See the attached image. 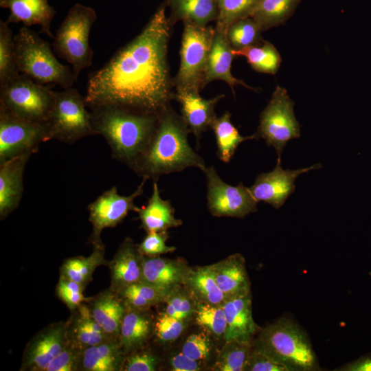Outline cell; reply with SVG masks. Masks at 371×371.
<instances>
[{
    "mask_svg": "<svg viewBox=\"0 0 371 371\" xmlns=\"http://www.w3.org/2000/svg\"><path fill=\"white\" fill-rule=\"evenodd\" d=\"M165 1L133 40L100 69L91 73L87 106L112 105L144 114L159 115L173 100L168 62L171 32Z\"/></svg>",
    "mask_w": 371,
    "mask_h": 371,
    "instance_id": "6da1fadb",
    "label": "cell"
},
{
    "mask_svg": "<svg viewBox=\"0 0 371 371\" xmlns=\"http://www.w3.org/2000/svg\"><path fill=\"white\" fill-rule=\"evenodd\" d=\"M189 128L181 115L168 105L158 115L152 138L132 169L142 178L157 181L162 175L206 166L203 158L190 146Z\"/></svg>",
    "mask_w": 371,
    "mask_h": 371,
    "instance_id": "7a4b0ae2",
    "label": "cell"
},
{
    "mask_svg": "<svg viewBox=\"0 0 371 371\" xmlns=\"http://www.w3.org/2000/svg\"><path fill=\"white\" fill-rule=\"evenodd\" d=\"M90 109L93 128L106 139L112 157L131 168L148 145L159 115L136 113L112 105Z\"/></svg>",
    "mask_w": 371,
    "mask_h": 371,
    "instance_id": "3957f363",
    "label": "cell"
},
{
    "mask_svg": "<svg viewBox=\"0 0 371 371\" xmlns=\"http://www.w3.org/2000/svg\"><path fill=\"white\" fill-rule=\"evenodd\" d=\"M252 346L284 366L289 371L320 370L307 333L291 318L282 317L260 329Z\"/></svg>",
    "mask_w": 371,
    "mask_h": 371,
    "instance_id": "277c9868",
    "label": "cell"
},
{
    "mask_svg": "<svg viewBox=\"0 0 371 371\" xmlns=\"http://www.w3.org/2000/svg\"><path fill=\"white\" fill-rule=\"evenodd\" d=\"M19 73L41 85L55 84L63 89L76 82L72 68L60 63L49 43L28 27H21L14 36Z\"/></svg>",
    "mask_w": 371,
    "mask_h": 371,
    "instance_id": "5b68a950",
    "label": "cell"
},
{
    "mask_svg": "<svg viewBox=\"0 0 371 371\" xmlns=\"http://www.w3.org/2000/svg\"><path fill=\"white\" fill-rule=\"evenodd\" d=\"M96 20L93 9L76 3L53 38L54 52L71 65L76 82L80 72L92 65L93 52L89 45V34Z\"/></svg>",
    "mask_w": 371,
    "mask_h": 371,
    "instance_id": "8992f818",
    "label": "cell"
},
{
    "mask_svg": "<svg viewBox=\"0 0 371 371\" xmlns=\"http://www.w3.org/2000/svg\"><path fill=\"white\" fill-rule=\"evenodd\" d=\"M85 97L74 87L54 91V103L47 124L48 141L56 139L71 144L90 135H97Z\"/></svg>",
    "mask_w": 371,
    "mask_h": 371,
    "instance_id": "52a82bcc",
    "label": "cell"
},
{
    "mask_svg": "<svg viewBox=\"0 0 371 371\" xmlns=\"http://www.w3.org/2000/svg\"><path fill=\"white\" fill-rule=\"evenodd\" d=\"M183 23L180 66L173 79V85L175 88L200 91L205 87V76L215 29L211 25L200 26L188 21Z\"/></svg>",
    "mask_w": 371,
    "mask_h": 371,
    "instance_id": "ba28073f",
    "label": "cell"
},
{
    "mask_svg": "<svg viewBox=\"0 0 371 371\" xmlns=\"http://www.w3.org/2000/svg\"><path fill=\"white\" fill-rule=\"evenodd\" d=\"M54 99L50 87L34 82L21 74L0 85V106L28 121L47 123Z\"/></svg>",
    "mask_w": 371,
    "mask_h": 371,
    "instance_id": "9c48e42d",
    "label": "cell"
},
{
    "mask_svg": "<svg viewBox=\"0 0 371 371\" xmlns=\"http://www.w3.org/2000/svg\"><path fill=\"white\" fill-rule=\"evenodd\" d=\"M293 105L286 90L277 86L260 113V123L254 134L256 139L262 138L269 146L274 148L278 161L287 142L300 136V126L295 118Z\"/></svg>",
    "mask_w": 371,
    "mask_h": 371,
    "instance_id": "30bf717a",
    "label": "cell"
},
{
    "mask_svg": "<svg viewBox=\"0 0 371 371\" xmlns=\"http://www.w3.org/2000/svg\"><path fill=\"white\" fill-rule=\"evenodd\" d=\"M48 141L47 123L20 118L0 106V164L25 153H36Z\"/></svg>",
    "mask_w": 371,
    "mask_h": 371,
    "instance_id": "8fae6325",
    "label": "cell"
},
{
    "mask_svg": "<svg viewBox=\"0 0 371 371\" xmlns=\"http://www.w3.org/2000/svg\"><path fill=\"white\" fill-rule=\"evenodd\" d=\"M207 182V205L214 216L244 218L257 211L258 202L249 188L242 183L236 186L223 181L213 166L202 170Z\"/></svg>",
    "mask_w": 371,
    "mask_h": 371,
    "instance_id": "7c38bea8",
    "label": "cell"
},
{
    "mask_svg": "<svg viewBox=\"0 0 371 371\" xmlns=\"http://www.w3.org/2000/svg\"><path fill=\"white\" fill-rule=\"evenodd\" d=\"M147 180V178H142L137 189L128 196L120 195L117 187L113 186L88 205L89 220L93 227L90 237L93 245L102 243L100 235L104 229L116 226L130 211L137 212L139 207L134 202L143 194L144 186Z\"/></svg>",
    "mask_w": 371,
    "mask_h": 371,
    "instance_id": "4fadbf2b",
    "label": "cell"
},
{
    "mask_svg": "<svg viewBox=\"0 0 371 371\" xmlns=\"http://www.w3.org/2000/svg\"><path fill=\"white\" fill-rule=\"evenodd\" d=\"M321 167L320 164H315L297 170H284L278 161L272 171L258 175L249 188L258 203L263 201L278 209L295 190V181L299 175Z\"/></svg>",
    "mask_w": 371,
    "mask_h": 371,
    "instance_id": "5bb4252c",
    "label": "cell"
},
{
    "mask_svg": "<svg viewBox=\"0 0 371 371\" xmlns=\"http://www.w3.org/2000/svg\"><path fill=\"white\" fill-rule=\"evenodd\" d=\"M67 323L53 324L36 334L27 344L23 370L46 371L51 361L69 344Z\"/></svg>",
    "mask_w": 371,
    "mask_h": 371,
    "instance_id": "9a60e30c",
    "label": "cell"
},
{
    "mask_svg": "<svg viewBox=\"0 0 371 371\" xmlns=\"http://www.w3.org/2000/svg\"><path fill=\"white\" fill-rule=\"evenodd\" d=\"M225 97L217 95L210 99L200 95V91L188 88L176 87L173 100L180 105L181 116L188 126L199 145L201 136L216 117L215 106Z\"/></svg>",
    "mask_w": 371,
    "mask_h": 371,
    "instance_id": "2e32d148",
    "label": "cell"
},
{
    "mask_svg": "<svg viewBox=\"0 0 371 371\" xmlns=\"http://www.w3.org/2000/svg\"><path fill=\"white\" fill-rule=\"evenodd\" d=\"M222 306L226 319L225 341L252 342L260 330L253 318L251 292L227 298Z\"/></svg>",
    "mask_w": 371,
    "mask_h": 371,
    "instance_id": "e0dca14e",
    "label": "cell"
},
{
    "mask_svg": "<svg viewBox=\"0 0 371 371\" xmlns=\"http://www.w3.org/2000/svg\"><path fill=\"white\" fill-rule=\"evenodd\" d=\"M32 155V153H25L0 164L1 220L19 205L23 192V173Z\"/></svg>",
    "mask_w": 371,
    "mask_h": 371,
    "instance_id": "ac0fdd59",
    "label": "cell"
},
{
    "mask_svg": "<svg viewBox=\"0 0 371 371\" xmlns=\"http://www.w3.org/2000/svg\"><path fill=\"white\" fill-rule=\"evenodd\" d=\"M189 269L181 259L144 256L142 280L170 294L184 284Z\"/></svg>",
    "mask_w": 371,
    "mask_h": 371,
    "instance_id": "d6986e66",
    "label": "cell"
},
{
    "mask_svg": "<svg viewBox=\"0 0 371 371\" xmlns=\"http://www.w3.org/2000/svg\"><path fill=\"white\" fill-rule=\"evenodd\" d=\"M144 256L137 245L126 238L109 263L111 289L115 292L142 280Z\"/></svg>",
    "mask_w": 371,
    "mask_h": 371,
    "instance_id": "ffe728a7",
    "label": "cell"
},
{
    "mask_svg": "<svg viewBox=\"0 0 371 371\" xmlns=\"http://www.w3.org/2000/svg\"><path fill=\"white\" fill-rule=\"evenodd\" d=\"M232 51L225 33L215 30L207 60L204 85L206 86L212 81L220 80L229 85L234 95V87L237 85H242L256 91L257 89L249 86L243 80L233 76L231 66L232 59L235 56Z\"/></svg>",
    "mask_w": 371,
    "mask_h": 371,
    "instance_id": "44dd1931",
    "label": "cell"
},
{
    "mask_svg": "<svg viewBox=\"0 0 371 371\" xmlns=\"http://www.w3.org/2000/svg\"><path fill=\"white\" fill-rule=\"evenodd\" d=\"M0 6L10 11L5 21L8 24L22 22L23 26L28 27L38 25L41 27L39 33L54 38L50 25L56 11L49 5L48 0H0Z\"/></svg>",
    "mask_w": 371,
    "mask_h": 371,
    "instance_id": "7402d4cb",
    "label": "cell"
},
{
    "mask_svg": "<svg viewBox=\"0 0 371 371\" xmlns=\"http://www.w3.org/2000/svg\"><path fill=\"white\" fill-rule=\"evenodd\" d=\"M216 282L226 298L251 292V283L245 260L234 254L211 265Z\"/></svg>",
    "mask_w": 371,
    "mask_h": 371,
    "instance_id": "603a6c76",
    "label": "cell"
},
{
    "mask_svg": "<svg viewBox=\"0 0 371 371\" xmlns=\"http://www.w3.org/2000/svg\"><path fill=\"white\" fill-rule=\"evenodd\" d=\"M91 313L109 339H119L120 326L127 308L114 291L107 290L88 301Z\"/></svg>",
    "mask_w": 371,
    "mask_h": 371,
    "instance_id": "cb8c5ba5",
    "label": "cell"
},
{
    "mask_svg": "<svg viewBox=\"0 0 371 371\" xmlns=\"http://www.w3.org/2000/svg\"><path fill=\"white\" fill-rule=\"evenodd\" d=\"M137 212L141 227L147 233L166 231L182 224L180 219L175 218L170 201L161 199L157 181L153 182V192L147 204L139 207Z\"/></svg>",
    "mask_w": 371,
    "mask_h": 371,
    "instance_id": "d4e9b609",
    "label": "cell"
},
{
    "mask_svg": "<svg viewBox=\"0 0 371 371\" xmlns=\"http://www.w3.org/2000/svg\"><path fill=\"white\" fill-rule=\"evenodd\" d=\"M74 312L67 323V336L71 344L83 350L109 339L92 315L89 304L82 303Z\"/></svg>",
    "mask_w": 371,
    "mask_h": 371,
    "instance_id": "484cf974",
    "label": "cell"
},
{
    "mask_svg": "<svg viewBox=\"0 0 371 371\" xmlns=\"http://www.w3.org/2000/svg\"><path fill=\"white\" fill-rule=\"evenodd\" d=\"M123 353L118 339H106L82 350L80 368L85 371L120 370L124 362Z\"/></svg>",
    "mask_w": 371,
    "mask_h": 371,
    "instance_id": "4316f807",
    "label": "cell"
},
{
    "mask_svg": "<svg viewBox=\"0 0 371 371\" xmlns=\"http://www.w3.org/2000/svg\"><path fill=\"white\" fill-rule=\"evenodd\" d=\"M170 8L169 22L172 26L179 21L200 26L216 21L218 9L216 0H166Z\"/></svg>",
    "mask_w": 371,
    "mask_h": 371,
    "instance_id": "83f0119b",
    "label": "cell"
},
{
    "mask_svg": "<svg viewBox=\"0 0 371 371\" xmlns=\"http://www.w3.org/2000/svg\"><path fill=\"white\" fill-rule=\"evenodd\" d=\"M184 284L201 303L221 305L227 299L216 282L211 265L190 268Z\"/></svg>",
    "mask_w": 371,
    "mask_h": 371,
    "instance_id": "f1b7e54d",
    "label": "cell"
},
{
    "mask_svg": "<svg viewBox=\"0 0 371 371\" xmlns=\"http://www.w3.org/2000/svg\"><path fill=\"white\" fill-rule=\"evenodd\" d=\"M214 133L218 158L225 162L230 161L238 146L248 139H256L253 134L250 136H242L231 122V113L225 111L221 117H216L210 127Z\"/></svg>",
    "mask_w": 371,
    "mask_h": 371,
    "instance_id": "f546056e",
    "label": "cell"
},
{
    "mask_svg": "<svg viewBox=\"0 0 371 371\" xmlns=\"http://www.w3.org/2000/svg\"><path fill=\"white\" fill-rule=\"evenodd\" d=\"M143 311L127 309L123 317L119 335L123 352L138 348L150 335L151 321Z\"/></svg>",
    "mask_w": 371,
    "mask_h": 371,
    "instance_id": "4dcf8cb0",
    "label": "cell"
},
{
    "mask_svg": "<svg viewBox=\"0 0 371 371\" xmlns=\"http://www.w3.org/2000/svg\"><path fill=\"white\" fill-rule=\"evenodd\" d=\"M93 246V251L89 256H77L67 259L60 268V276L85 287L92 280L93 273L96 268L105 262L103 244Z\"/></svg>",
    "mask_w": 371,
    "mask_h": 371,
    "instance_id": "1f68e13d",
    "label": "cell"
},
{
    "mask_svg": "<svg viewBox=\"0 0 371 371\" xmlns=\"http://www.w3.org/2000/svg\"><path fill=\"white\" fill-rule=\"evenodd\" d=\"M301 0H260L251 17L261 30L284 23L293 14Z\"/></svg>",
    "mask_w": 371,
    "mask_h": 371,
    "instance_id": "d6a6232c",
    "label": "cell"
},
{
    "mask_svg": "<svg viewBox=\"0 0 371 371\" xmlns=\"http://www.w3.org/2000/svg\"><path fill=\"white\" fill-rule=\"evenodd\" d=\"M127 309L146 311L165 302L169 294L144 281H139L116 292Z\"/></svg>",
    "mask_w": 371,
    "mask_h": 371,
    "instance_id": "836d02e7",
    "label": "cell"
},
{
    "mask_svg": "<svg viewBox=\"0 0 371 371\" xmlns=\"http://www.w3.org/2000/svg\"><path fill=\"white\" fill-rule=\"evenodd\" d=\"M232 52L235 56L245 57L251 68L257 72L274 75L280 66L281 56L278 51L267 41H263L258 45Z\"/></svg>",
    "mask_w": 371,
    "mask_h": 371,
    "instance_id": "e575fe53",
    "label": "cell"
},
{
    "mask_svg": "<svg viewBox=\"0 0 371 371\" xmlns=\"http://www.w3.org/2000/svg\"><path fill=\"white\" fill-rule=\"evenodd\" d=\"M252 342L225 341L213 367L216 371H245Z\"/></svg>",
    "mask_w": 371,
    "mask_h": 371,
    "instance_id": "d590c367",
    "label": "cell"
},
{
    "mask_svg": "<svg viewBox=\"0 0 371 371\" xmlns=\"http://www.w3.org/2000/svg\"><path fill=\"white\" fill-rule=\"evenodd\" d=\"M262 32L254 19L248 16L233 22L225 34L232 49L238 51L261 44L263 41Z\"/></svg>",
    "mask_w": 371,
    "mask_h": 371,
    "instance_id": "8d00e7d4",
    "label": "cell"
},
{
    "mask_svg": "<svg viewBox=\"0 0 371 371\" xmlns=\"http://www.w3.org/2000/svg\"><path fill=\"white\" fill-rule=\"evenodd\" d=\"M19 74L12 31L6 21L0 20V85Z\"/></svg>",
    "mask_w": 371,
    "mask_h": 371,
    "instance_id": "74e56055",
    "label": "cell"
},
{
    "mask_svg": "<svg viewBox=\"0 0 371 371\" xmlns=\"http://www.w3.org/2000/svg\"><path fill=\"white\" fill-rule=\"evenodd\" d=\"M218 9L215 30L225 33L235 21L251 16L260 0H216Z\"/></svg>",
    "mask_w": 371,
    "mask_h": 371,
    "instance_id": "f35d334b",
    "label": "cell"
},
{
    "mask_svg": "<svg viewBox=\"0 0 371 371\" xmlns=\"http://www.w3.org/2000/svg\"><path fill=\"white\" fill-rule=\"evenodd\" d=\"M196 324L216 337L225 336L226 319L221 305L200 303L195 310Z\"/></svg>",
    "mask_w": 371,
    "mask_h": 371,
    "instance_id": "ab89813d",
    "label": "cell"
},
{
    "mask_svg": "<svg viewBox=\"0 0 371 371\" xmlns=\"http://www.w3.org/2000/svg\"><path fill=\"white\" fill-rule=\"evenodd\" d=\"M84 289L85 286L60 276L56 286V293L68 308L74 311L82 303L87 302L89 300L83 295Z\"/></svg>",
    "mask_w": 371,
    "mask_h": 371,
    "instance_id": "60d3db41",
    "label": "cell"
},
{
    "mask_svg": "<svg viewBox=\"0 0 371 371\" xmlns=\"http://www.w3.org/2000/svg\"><path fill=\"white\" fill-rule=\"evenodd\" d=\"M168 236L166 231L148 232L142 242L137 245L138 250L144 256L149 257L173 252L175 247L166 244Z\"/></svg>",
    "mask_w": 371,
    "mask_h": 371,
    "instance_id": "b9f144b4",
    "label": "cell"
},
{
    "mask_svg": "<svg viewBox=\"0 0 371 371\" xmlns=\"http://www.w3.org/2000/svg\"><path fill=\"white\" fill-rule=\"evenodd\" d=\"M82 350L69 344L51 361L46 371H75L80 370Z\"/></svg>",
    "mask_w": 371,
    "mask_h": 371,
    "instance_id": "7bdbcfd3",
    "label": "cell"
},
{
    "mask_svg": "<svg viewBox=\"0 0 371 371\" xmlns=\"http://www.w3.org/2000/svg\"><path fill=\"white\" fill-rule=\"evenodd\" d=\"M165 302L166 306L164 313L180 320L184 321L195 312L190 299L181 292L179 288L171 292Z\"/></svg>",
    "mask_w": 371,
    "mask_h": 371,
    "instance_id": "ee69618b",
    "label": "cell"
},
{
    "mask_svg": "<svg viewBox=\"0 0 371 371\" xmlns=\"http://www.w3.org/2000/svg\"><path fill=\"white\" fill-rule=\"evenodd\" d=\"M184 322L164 313L157 319L155 330L158 339L163 342H170L177 339L184 329Z\"/></svg>",
    "mask_w": 371,
    "mask_h": 371,
    "instance_id": "f6af8a7d",
    "label": "cell"
},
{
    "mask_svg": "<svg viewBox=\"0 0 371 371\" xmlns=\"http://www.w3.org/2000/svg\"><path fill=\"white\" fill-rule=\"evenodd\" d=\"M211 351V344L208 337L204 333L190 335L184 342L181 352L196 360L206 359Z\"/></svg>",
    "mask_w": 371,
    "mask_h": 371,
    "instance_id": "bcb514c9",
    "label": "cell"
},
{
    "mask_svg": "<svg viewBox=\"0 0 371 371\" xmlns=\"http://www.w3.org/2000/svg\"><path fill=\"white\" fill-rule=\"evenodd\" d=\"M245 371H289L287 368L252 347Z\"/></svg>",
    "mask_w": 371,
    "mask_h": 371,
    "instance_id": "7dc6e473",
    "label": "cell"
},
{
    "mask_svg": "<svg viewBox=\"0 0 371 371\" xmlns=\"http://www.w3.org/2000/svg\"><path fill=\"white\" fill-rule=\"evenodd\" d=\"M157 364L156 356L150 352H141L128 357L122 368L125 371H154Z\"/></svg>",
    "mask_w": 371,
    "mask_h": 371,
    "instance_id": "c3c4849f",
    "label": "cell"
},
{
    "mask_svg": "<svg viewBox=\"0 0 371 371\" xmlns=\"http://www.w3.org/2000/svg\"><path fill=\"white\" fill-rule=\"evenodd\" d=\"M170 365L174 371H197L200 370L199 361L188 357L182 352L172 357Z\"/></svg>",
    "mask_w": 371,
    "mask_h": 371,
    "instance_id": "681fc988",
    "label": "cell"
},
{
    "mask_svg": "<svg viewBox=\"0 0 371 371\" xmlns=\"http://www.w3.org/2000/svg\"><path fill=\"white\" fill-rule=\"evenodd\" d=\"M339 371H371V353L344 364Z\"/></svg>",
    "mask_w": 371,
    "mask_h": 371,
    "instance_id": "f907efd6",
    "label": "cell"
}]
</instances>
